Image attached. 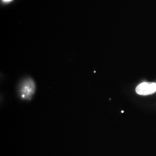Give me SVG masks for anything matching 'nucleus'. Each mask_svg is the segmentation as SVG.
Listing matches in <instances>:
<instances>
[{"label": "nucleus", "instance_id": "obj_1", "mask_svg": "<svg viewBox=\"0 0 156 156\" xmlns=\"http://www.w3.org/2000/svg\"><path fill=\"white\" fill-rule=\"evenodd\" d=\"M35 90V84L31 79H26L20 84V93L23 99H30Z\"/></svg>", "mask_w": 156, "mask_h": 156}, {"label": "nucleus", "instance_id": "obj_2", "mask_svg": "<svg viewBox=\"0 0 156 156\" xmlns=\"http://www.w3.org/2000/svg\"><path fill=\"white\" fill-rule=\"evenodd\" d=\"M136 92L138 94L147 95L156 92V83L144 82L140 84L136 88Z\"/></svg>", "mask_w": 156, "mask_h": 156}, {"label": "nucleus", "instance_id": "obj_3", "mask_svg": "<svg viewBox=\"0 0 156 156\" xmlns=\"http://www.w3.org/2000/svg\"><path fill=\"white\" fill-rule=\"evenodd\" d=\"M4 2H11L12 0H2Z\"/></svg>", "mask_w": 156, "mask_h": 156}]
</instances>
